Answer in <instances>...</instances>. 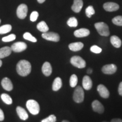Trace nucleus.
Masks as SVG:
<instances>
[{
  "instance_id": "obj_1",
  "label": "nucleus",
  "mask_w": 122,
  "mask_h": 122,
  "mask_svg": "<svg viewBox=\"0 0 122 122\" xmlns=\"http://www.w3.org/2000/svg\"><path fill=\"white\" fill-rule=\"evenodd\" d=\"M31 64L27 60H20L16 65V72L20 76H26L31 72Z\"/></svg>"
},
{
  "instance_id": "obj_2",
  "label": "nucleus",
  "mask_w": 122,
  "mask_h": 122,
  "mask_svg": "<svg viewBox=\"0 0 122 122\" xmlns=\"http://www.w3.org/2000/svg\"><path fill=\"white\" fill-rule=\"evenodd\" d=\"M26 107L29 112L33 115H37L39 113L40 105L36 101L34 100H29L26 102Z\"/></svg>"
},
{
  "instance_id": "obj_3",
  "label": "nucleus",
  "mask_w": 122,
  "mask_h": 122,
  "mask_svg": "<svg viewBox=\"0 0 122 122\" xmlns=\"http://www.w3.org/2000/svg\"><path fill=\"white\" fill-rule=\"evenodd\" d=\"M94 27L101 36H109L110 31L109 26L104 22H98L94 24Z\"/></svg>"
},
{
  "instance_id": "obj_4",
  "label": "nucleus",
  "mask_w": 122,
  "mask_h": 122,
  "mask_svg": "<svg viewBox=\"0 0 122 122\" xmlns=\"http://www.w3.org/2000/svg\"><path fill=\"white\" fill-rule=\"evenodd\" d=\"M73 100L76 103L83 102L84 100V92L83 88L80 86H77L75 89L73 94Z\"/></svg>"
},
{
  "instance_id": "obj_5",
  "label": "nucleus",
  "mask_w": 122,
  "mask_h": 122,
  "mask_svg": "<svg viewBox=\"0 0 122 122\" xmlns=\"http://www.w3.org/2000/svg\"><path fill=\"white\" fill-rule=\"evenodd\" d=\"M71 65L78 68H83L86 66V62L85 60L80 56H75L71 58L70 60Z\"/></svg>"
},
{
  "instance_id": "obj_6",
  "label": "nucleus",
  "mask_w": 122,
  "mask_h": 122,
  "mask_svg": "<svg viewBox=\"0 0 122 122\" xmlns=\"http://www.w3.org/2000/svg\"><path fill=\"white\" fill-rule=\"evenodd\" d=\"M42 37L43 39L46 40L53 42H58L60 40L59 35L56 32H46L42 34Z\"/></svg>"
},
{
  "instance_id": "obj_7",
  "label": "nucleus",
  "mask_w": 122,
  "mask_h": 122,
  "mask_svg": "<svg viewBox=\"0 0 122 122\" xmlns=\"http://www.w3.org/2000/svg\"><path fill=\"white\" fill-rule=\"evenodd\" d=\"M28 13V7L27 5L22 4L18 7L16 10V15L20 19H24L27 16Z\"/></svg>"
},
{
  "instance_id": "obj_8",
  "label": "nucleus",
  "mask_w": 122,
  "mask_h": 122,
  "mask_svg": "<svg viewBox=\"0 0 122 122\" xmlns=\"http://www.w3.org/2000/svg\"><path fill=\"white\" fill-rule=\"evenodd\" d=\"M11 48L12 49V51L15 53H20L22 52L27 49V44L24 42H16L14 43L13 45H11Z\"/></svg>"
},
{
  "instance_id": "obj_9",
  "label": "nucleus",
  "mask_w": 122,
  "mask_h": 122,
  "mask_svg": "<svg viewBox=\"0 0 122 122\" xmlns=\"http://www.w3.org/2000/svg\"><path fill=\"white\" fill-rule=\"evenodd\" d=\"M117 71V66L114 64H109L103 66L102 68V71L103 74L107 75H112Z\"/></svg>"
},
{
  "instance_id": "obj_10",
  "label": "nucleus",
  "mask_w": 122,
  "mask_h": 122,
  "mask_svg": "<svg viewBox=\"0 0 122 122\" xmlns=\"http://www.w3.org/2000/svg\"><path fill=\"white\" fill-rule=\"evenodd\" d=\"M93 110L94 112H98V114H102L105 111V108L103 105L98 100H94L92 103Z\"/></svg>"
},
{
  "instance_id": "obj_11",
  "label": "nucleus",
  "mask_w": 122,
  "mask_h": 122,
  "mask_svg": "<svg viewBox=\"0 0 122 122\" xmlns=\"http://www.w3.org/2000/svg\"><path fill=\"white\" fill-rule=\"evenodd\" d=\"M103 7L106 11L112 12L117 11L119 9V6L115 2H109L105 3L103 5Z\"/></svg>"
},
{
  "instance_id": "obj_12",
  "label": "nucleus",
  "mask_w": 122,
  "mask_h": 122,
  "mask_svg": "<svg viewBox=\"0 0 122 122\" xmlns=\"http://www.w3.org/2000/svg\"><path fill=\"white\" fill-rule=\"evenodd\" d=\"M97 91H98L101 97H102V98H107L109 97L110 92L107 88L105 85L102 84L98 85L97 86Z\"/></svg>"
},
{
  "instance_id": "obj_13",
  "label": "nucleus",
  "mask_w": 122,
  "mask_h": 122,
  "mask_svg": "<svg viewBox=\"0 0 122 122\" xmlns=\"http://www.w3.org/2000/svg\"><path fill=\"white\" fill-rule=\"evenodd\" d=\"M1 85L5 90L11 91L13 89V85L11 81L8 77H4L1 81Z\"/></svg>"
},
{
  "instance_id": "obj_14",
  "label": "nucleus",
  "mask_w": 122,
  "mask_h": 122,
  "mask_svg": "<svg viewBox=\"0 0 122 122\" xmlns=\"http://www.w3.org/2000/svg\"><path fill=\"white\" fill-rule=\"evenodd\" d=\"M82 84H83V87L84 89L86 91H89L91 89L92 87V81L91 77L89 76H84L83 79V82H82Z\"/></svg>"
},
{
  "instance_id": "obj_15",
  "label": "nucleus",
  "mask_w": 122,
  "mask_h": 122,
  "mask_svg": "<svg viewBox=\"0 0 122 122\" xmlns=\"http://www.w3.org/2000/svg\"><path fill=\"white\" fill-rule=\"evenodd\" d=\"M90 31L86 28H80L74 32V36L76 37H84L89 36Z\"/></svg>"
},
{
  "instance_id": "obj_16",
  "label": "nucleus",
  "mask_w": 122,
  "mask_h": 122,
  "mask_svg": "<svg viewBox=\"0 0 122 122\" xmlns=\"http://www.w3.org/2000/svg\"><path fill=\"white\" fill-rule=\"evenodd\" d=\"M42 72L46 76H49L52 72V67L50 63L48 62H46L42 66Z\"/></svg>"
},
{
  "instance_id": "obj_17",
  "label": "nucleus",
  "mask_w": 122,
  "mask_h": 122,
  "mask_svg": "<svg viewBox=\"0 0 122 122\" xmlns=\"http://www.w3.org/2000/svg\"><path fill=\"white\" fill-rule=\"evenodd\" d=\"M83 6V0H74L71 9L75 13H78L81 11Z\"/></svg>"
},
{
  "instance_id": "obj_18",
  "label": "nucleus",
  "mask_w": 122,
  "mask_h": 122,
  "mask_svg": "<svg viewBox=\"0 0 122 122\" xmlns=\"http://www.w3.org/2000/svg\"><path fill=\"white\" fill-rule=\"evenodd\" d=\"M16 112L21 120H26L28 118V115L25 110L20 106H18L16 109Z\"/></svg>"
},
{
  "instance_id": "obj_19",
  "label": "nucleus",
  "mask_w": 122,
  "mask_h": 122,
  "mask_svg": "<svg viewBox=\"0 0 122 122\" xmlns=\"http://www.w3.org/2000/svg\"><path fill=\"white\" fill-rule=\"evenodd\" d=\"M83 47L84 44L81 42H73V43L69 44V45H68V48H69L70 50L73 51H80L83 48Z\"/></svg>"
},
{
  "instance_id": "obj_20",
  "label": "nucleus",
  "mask_w": 122,
  "mask_h": 122,
  "mask_svg": "<svg viewBox=\"0 0 122 122\" xmlns=\"http://www.w3.org/2000/svg\"><path fill=\"white\" fill-rule=\"evenodd\" d=\"M12 49L11 47L5 46L0 49V59L8 57L11 54Z\"/></svg>"
},
{
  "instance_id": "obj_21",
  "label": "nucleus",
  "mask_w": 122,
  "mask_h": 122,
  "mask_svg": "<svg viewBox=\"0 0 122 122\" xmlns=\"http://www.w3.org/2000/svg\"><path fill=\"white\" fill-rule=\"evenodd\" d=\"M62 86V81L59 77H56L54 79L52 85V89L53 91H58L61 89Z\"/></svg>"
},
{
  "instance_id": "obj_22",
  "label": "nucleus",
  "mask_w": 122,
  "mask_h": 122,
  "mask_svg": "<svg viewBox=\"0 0 122 122\" xmlns=\"http://www.w3.org/2000/svg\"><path fill=\"white\" fill-rule=\"evenodd\" d=\"M110 42L113 46L117 48H119L122 45V41L119 37L117 36H112L110 38Z\"/></svg>"
},
{
  "instance_id": "obj_23",
  "label": "nucleus",
  "mask_w": 122,
  "mask_h": 122,
  "mask_svg": "<svg viewBox=\"0 0 122 122\" xmlns=\"http://www.w3.org/2000/svg\"><path fill=\"white\" fill-rule=\"evenodd\" d=\"M37 28L38 30L43 33L46 32L49 30V27L44 21H41L37 24Z\"/></svg>"
},
{
  "instance_id": "obj_24",
  "label": "nucleus",
  "mask_w": 122,
  "mask_h": 122,
  "mask_svg": "<svg viewBox=\"0 0 122 122\" xmlns=\"http://www.w3.org/2000/svg\"><path fill=\"white\" fill-rule=\"evenodd\" d=\"M1 98L2 101L7 105H11L13 103V100L9 94L3 93L1 95Z\"/></svg>"
},
{
  "instance_id": "obj_25",
  "label": "nucleus",
  "mask_w": 122,
  "mask_h": 122,
  "mask_svg": "<svg viewBox=\"0 0 122 122\" xmlns=\"http://www.w3.org/2000/svg\"><path fill=\"white\" fill-rule=\"evenodd\" d=\"M12 30V26L10 24H5L0 27V34H5L10 32Z\"/></svg>"
},
{
  "instance_id": "obj_26",
  "label": "nucleus",
  "mask_w": 122,
  "mask_h": 122,
  "mask_svg": "<svg viewBox=\"0 0 122 122\" xmlns=\"http://www.w3.org/2000/svg\"><path fill=\"white\" fill-rule=\"evenodd\" d=\"M77 82H78V78L77 76L75 74H73L71 76L70 79V85L71 87L74 88L77 85Z\"/></svg>"
},
{
  "instance_id": "obj_27",
  "label": "nucleus",
  "mask_w": 122,
  "mask_h": 122,
  "mask_svg": "<svg viewBox=\"0 0 122 122\" xmlns=\"http://www.w3.org/2000/svg\"><path fill=\"white\" fill-rule=\"evenodd\" d=\"M67 25L70 27H76L78 25L77 20L76 18L71 17L67 22Z\"/></svg>"
},
{
  "instance_id": "obj_28",
  "label": "nucleus",
  "mask_w": 122,
  "mask_h": 122,
  "mask_svg": "<svg viewBox=\"0 0 122 122\" xmlns=\"http://www.w3.org/2000/svg\"><path fill=\"white\" fill-rule=\"evenodd\" d=\"M23 38L24 39L27 40H28L30 41H31L32 42H37V39H36V37H35L34 36H33L30 32L24 33L23 35Z\"/></svg>"
},
{
  "instance_id": "obj_29",
  "label": "nucleus",
  "mask_w": 122,
  "mask_h": 122,
  "mask_svg": "<svg viewBox=\"0 0 122 122\" xmlns=\"http://www.w3.org/2000/svg\"><path fill=\"white\" fill-rule=\"evenodd\" d=\"M85 14L88 18H91L93 15L95 14V11L92 6H89L87 8L85 9Z\"/></svg>"
},
{
  "instance_id": "obj_30",
  "label": "nucleus",
  "mask_w": 122,
  "mask_h": 122,
  "mask_svg": "<svg viewBox=\"0 0 122 122\" xmlns=\"http://www.w3.org/2000/svg\"><path fill=\"white\" fill-rule=\"evenodd\" d=\"M112 22L115 25L118 26H122V16H115L112 19Z\"/></svg>"
},
{
  "instance_id": "obj_31",
  "label": "nucleus",
  "mask_w": 122,
  "mask_h": 122,
  "mask_svg": "<svg viewBox=\"0 0 122 122\" xmlns=\"http://www.w3.org/2000/svg\"><path fill=\"white\" fill-rule=\"evenodd\" d=\"M15 39H16V35L14 34H11L9 36L3 37L2 40L4 42H10L14 41Z\"/></svg>"
},
{
  "instance_id": "obj_32",
  "label": "nucleus",
  "mask_w": 122,
  "mask_h": 122,
  "mask_svg": "<svg viewBox=\"0 0 122 122\" xmlns=\"http://www.w3.org/2000/svg\"><path fill=\"white\" fill-rule=\"evenodd\" d=\"M56 121H57V118L54 115L52 114L42 120L41 122H56Z\"/></svg>"
},
{
  "instance_id": "obj_33",
  "label": "nucleus",
  "mask_w": 122,
  "mask_h": 122,
  "mask_svg": "<svg viewBox=\"0 0 122 122\" xmlns=\"http://www.w3.org/2000/svg\"><path fill=\"white\" fill-rule=\"evenodd\" d=\"M90 50L92 52L96 53V54H99L102 51V49L97 45H93L91 47Z\"/></svg>"
},
{
  "instance_id": "obj_34",
  "label": "nucleus",
  "mask_w": 122,
  "mask_h": 122,
  "mask_svg": "<svg viewBox=\"0 0 122 122\" xmlns=\"http://www.w3.org/2000/svg\"><path fill=\"white\" fill-rule=\"evenodd\" d=\"M39 13L37 11H33L30 14V20L32 22H35L37 20L38 17H39Z\"/></svg>"
},
{
  "instance_id": "obj_35",
  "label": "nucleus",
  "mask_w": 122,
  "mask_h": 122,
  "mask_svg": "<svg viewBox=\"0 0 122 122\" xmlns=\"http://www.w3.org/2000/svg\"><path fill=\"white\" fill-rule=\"evenodd\" d=\"M118 93L120 96H122V81L120 82L118 87Z\"/></svg>"
},
{
  "instance_id": "obj_36",
  "label": "nucleus",
  "mask_w": 122,
  "mask_h": 122,
  "mask_svg": "<svg viewBox=\"0 0 122 122\" xmlns=\"http://www.w3.org/2000/svg\"><path fill=\"white\" fill-rule=\"evenodd\" d=\"M5 119L4 113L3 112L2 110L0 109V121H3Z\"/></svg>"
},
{
  "instance_id": "obj_37",
  "label": "nucleus",
  "mask_w": 122,
  "mask_h": 122,
  "mask_svg": "<svg viewBox=\"0 0 122 122\" xmlns=\"http://www.w3.org/2000/svg\"><path fill=\"white\" fill-rule=\"evenodd\" d=\"M110 122H122V120L120 118H114L112 119Z\"/></svg>"
},
{
  "instance_id": "obj_38",
  "label": "nucleus",
  "mask_w": 122,
  "mask_h": 122,
  "mask_svg": "<svg viewBox=\"0 0 122 122\" xmlns=\"http://www.w3.org/2000/svg\"><path fill=\"white\" fill-rule=\"evenodd\" d=\"M93 72V70L92 68H88L87 70V73L88 74H91Z\"/></svg>"
},
{
  "instance_id": "obj_39",
  "label": "nucleus",
  "mask_w": 122,
  "mask_h": 122,
  "mask_svg": "<svg viewBox=\"0 0 122 122\" xmlns=\"http://www.w3.org/2000/svg\"><path fill=\"white\" fill-rule=\"evenodd\" d=\"M37 2L40 3V4H42V3H44L46 0H37Z\"/></svg>"
},
{
  "instance_id": "obj_40",
  "label": "nucleus",
  "mask_w": 122,
  "mask_h": 122,
  "mask_svg": "<svg viewBox=\"0 0 122 122\" xmlns=\"http://www.w3.org/2000/svg\"><path fill=\"white\" fill-rule=\"evenodd\" d=\"M2 61L1 60V59H0V67H1V66H2Z\"/></svg>"
},
{
  "instance_id": "obj_41",
  "label": "nucleus",
  "mask_w": 122,
  "mask_h": 122,
  "mask_svg": "<svg viewBox=\"0 0 122 122\" xmlns=\"http://www.w3.org/2000/svg\"><path fill=\"white\" fill-rule=\"evenodd\" d=\"M62 122H70L68 121V120H63V121H62Z\"/></svg>"
},
{
  "instance_id": "obj_42",
  "label": "nucleus",
  "mask_w": 122,
  "mask_h": 122,
  "mask_svg": "<svg viewBox=\"0 0 122 122\" xmlns=\"http://www.w3.org/2000/svg\"><path fill=\"white\" fill-rule=\"evenodd\" d=\"M0 23H1V19H0Z\"/></svg>"
},
{
  "instance_id": "obj_43",
  "label": "nucleus",
  "mask_w": 122,
  "mask_h": 122,
  "mask_svg": "<svg viewBox=\"0 0 122 122\" xmlns=\"http://www.w3.org/2000/svg\"></svg>"
}]
</instances>
